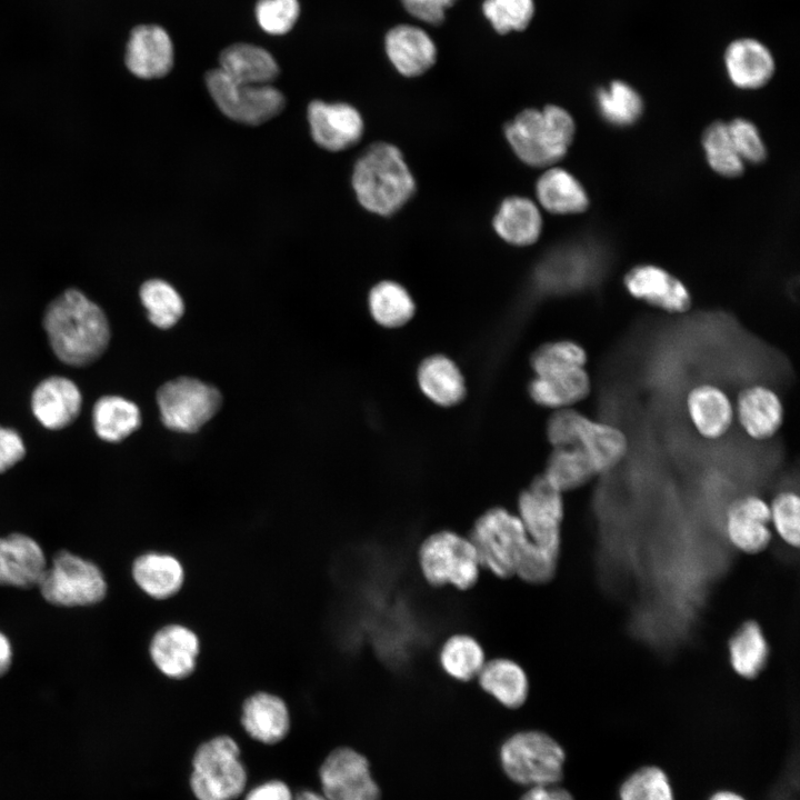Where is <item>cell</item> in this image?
I'll use <instances>...</instances> for the list:
<instances>
[{
    "mask_svg": "<svg viewBox=\"0 0 800 800\" xmlns=\"http://www.w3.org/2000/svg\"><path fill=\"white\" fill-rule=\"evenodd\" d=\"M404 10L416 19L440 26L446 20V11L458 0H400Z\"/></svg>",
    "mask_w": 800,
    "mask_h": 800,
    "instance_id": "47",
    "label": "cell"
},
{
    "mask_svg": "<svg viewBox=\"0 0 800 800\" xmlns=\"http://www.w3.org/2000/svg\"><path fill=\"white\" fill-rule=\"evenodd\" d=\"M574 446L587 456L594 472H608L626 457L629 442L626 433L616 426L592 420L577 411L574 417Z\"/></svg>",
    "mask_w": 800,
    "mask_h": 800,
    "instance_id": "22",
    "label": "cell"
},
{
    "mask_svg": "<svg viewBox=\"0 0 800 800\" xmlns=\"http://www.w3.org/2000/svg\"><path fill=\"white\" fill-rule=\"evenodd\" d=\"M520 800H574L564 788L554 786L531 787Z\"/></svg>",
    "mask_w": 800,
    "mask_h": 800,
    "instance_id": "50",
    "label": "cell"
},
{
    "mask_svg": "<svg viewBox=\"0 0 800 800\" xmlns=\"http://www.w3.org/2000/svg\"><path fill=\"white\" fill-rule=\"evenodd\" d=\"M26 454L24 443L20 434L0 426V473L19 462Z\"/></svg>",
    "mask_w": 800,
    "mask_h": 800,
    "instance_id": "48",
    "label": "cell"
},
{
    "mask_svg": "<svg viewBox=\"0 0 800 800\" xmlns=\"http://www.w3.org/2000/svg\"><path fill=\"white\" fill-rule=\"evenodd\" d=\"M733 146L743 160L758 163L766 158V147L753 123L746 119H734L728 123Z\"/></svg>",
    "mask_w": 800,
    "mask_h": 800,
    "instance_id": "46",
    "label": "cell"
},
{
    "mask_svg": "<svg viewBox=\"0 0 800 800\" xmlns=\"http://www.w3.org/2000/svg\"><path fill=\"white\" fill-rule=\"evenodd\" d=\"M733 404L741 429L756 441L773 438L783 424V402L773 389L763 383L742 388Z\"/></svg>",
    "mask_w": 800,
    "mask_h": 800,
    "instance_id": "17",
    "label": "cell"
},
{
    "mask_svg": "<svg viewBox=\"0 0 800 800\" xmlns=\"http://www.w3.org/2000/svg\"><path fill=\"white\" fill-rule=\"evenodd\" d=\"M207 89L219 110L233 121L259 126L284 108L283 93L272 84H249L232 80L219 68L206 74Z\"/></svg>",
    "mask_w": 800,
    "mask_h": 800,
    "instance_id": "9",
    "label": "cell"
},
{
    "mask_svg": "<svg viewBox=\"0 0 800 800\" xmlns=\"http://www.w3.org/2000/svg\"><path fill=\"white\" fill-rule=\"evenodd\" d=\"M124 61L128 70L140 79L164 77L174 62L170 34L158 24L136 27L127 42Z\"/></svg>",
    "mask_w": 800,
    "mask_h": 800,
    "instance_id": "18",
    "label": "cell"
},
{
    "mask_svg": "<svg viewBox=\"0 0 800 800\" xmlns=\"http://www.w3.org/2000/svg\"><path fill=\"white\" fill-rule=\"evenodd\" d=\"M439 661L444 672L458 681L478 677L486 660L481 644L469 634H453L442 644Z\"/></svg>",
    "mask_w": 800,
    "mask_h": 800,
    "instance_id": "37",
    "label": "cell"
},
{
    "mask_svg": "<svg viewBox=\"0 0 800 800\" xmlns=\"http://www.w3.org/2000/svg\"><path fill=\"white\" fill-rule=\"evenodd\" d=\"M769 644L757 621H746L729 641V660L734 672L744 678L758 677L767 666Z\"/></svg>",
    "mask_w": 800,
    "mask_h": 800,
    "instance_id": "33",
    "label": "cell"
},
{
    "mask_svg": "<svg viewBox=\"0 0 800 800\" xmlns=\"http://www.w3.org/2000/svg\"><path fill=\"white\" fill-rule=\"evenodd\" d=\"M770 507L756 494L736 499L726 513V530L731 543L742 552L759 553L771 541Z\"/></svg>",
    "mask_w": 800,
    "mask_h": 800,
    "instance_id": "20",
    "label": "cell"
},
{
    "mask_svg": "<svg viewBox=\"0 0 800 800\" xmlns=\"http://www.w3.org/2000/svg\"><path fill=\"white\" fill-rule=\"evenodd\" d=\"M618 800H676L667 772L656 764L633 770L620 783Z\"/></svg>",
    "mask_w": 800,
    "mask_h": 800,
    "instance_id": "40",
    "label": "cell"
},
{
    "mask_svg": "<svg viewBox=\"0 0 800 800\" xmlns=\"http://www.w3.org/2000/svg\"><path fill=\"white\" fill-rule=\"evenodd\" d=\"M322 794L328 800H380L368 760L351 748H338L320 767Z\"/></svg>",
    "mask_w": 800,
    "mask_h": 800,
    "instance_id": "13",
    "label": "cell"
},
{
    "mask_svg": "<svg viewBox=\"0 0 800 800\" xmlns=\"http://www.w3.org/2000/svg\"><path fill=\"white\" fill-rule=\"evenodd\" d=\"M293 800H328L322 793L312 790H303L293 797Z\"/></svg>",
    "mask_w": 800,
    "mask_h": 800,
    "instance_id": "53",
    "label": "cell"
},
{
    "mask_svg": "<svg viewBox=\"0 0 800 800\" xmlns=\"http://www.w3.org/2000/svg\"><path fill=\"white\" fill-rule=\"evenodd\" d=\"M244 800H293V794L286 782L270 780L252 788Z\"/></svg>",
    "mask_w": 800,
    "mask_h": 800,
    "instance_id": "49",
    "label": "cell"
},
{
    "mask_svg": "<svg viewBox=\"0 0 800 800\" xmlns=\"http://www.w3.org/2000/svg\"><path fill=\"white\" fill-rule=\"evenodd\" d=\"M500 759L511 780L531 787L554 786L563 777L566 752L549 734L522 731L502 744Z\"/></svg>",
    "mask_w": 800,
    "mask_h": 800,
    "instance_id": "6",
    "label": "cell"
},
{
    "mask_svg": "<svg viewBox=\"0 0 800 800\" xmlns=\"http://www.w3.org/2000/svg\"><path fill=\"white\" fill-rule=\"evenodd\" d=\"M497 234L516 247L531 246L542 231V217L536 203L526 197L506 198L492 219Z\"/></svg>",
    "mask_w": 800,
    "mask_h": 800,
    "instance_id": "29",
    "label": "cell"
},
{
    "mask_svg": "<svg viewBox=\"0 0 800 800\" xmlns=\"http://www.w3.org/2000/svg\"><path fill=\"white\" fill-rule=\"evenodd\" d=\"M237 741L219 734L201 743L192 758L190 788L197 800H234L246 789L247 770Z\"/></svg>",
    "mask_w": 800,
    "mask_h": 800,
    "instance_id": "4",
    "label": "cell"
},
{
    "mask_svg": "<svg viewBox=\"0 0 800 800\" xmlns=\"http://www.w3.org/2000/svg\"><path fill=\"white\" fill-rule=\"evenodd\" d=\"M468 538L481 567L499 578L516 576L518 564L531 543L519 517L501 507L482 513Z\"/></svg>",
    "mask_w": 800,
    "mask_h": 800,
    "instance_id": "5",
    "label": "cell"
},
{
    "mask_svg": "<svg viewBox=\"0 0 800 800\" xmlns=\"http://www.w3.org/2000/svg\"><path fill=\"white\" fill-rule=\"evenodd\" d=\"M139 294L150 322L158 328L172 327L183 313L184 306L180 294L163 280L146 281L141 286Z\"/></svg>",
    "mask_w": 800,
    "mask_h": 800,
    "instance_id": "39",
    "label": "cell"
},
{
    "mask_svg": "<svg viewBox=\"0 0 800 800\" xmlns=\"http://www.w3.org/2000/svg\"><path fill=\"white\" fill-rule=\"evenodd\" d=\"M352 187L359 203L382 217L397 213L417 190L401 151L388 142L372 143L358 158Z\"/></svg>",
    "mask_w": 800,
    "mask_h": 800,
    "instance_id": "2",
    "label": "cell"
},
{
    "mask_svg": "<svg viewBox=\"0 0 800 800\" xmlns=\"http://www.w3.org/2000/svg\"><path fill=\"white\" fill-rule=\"evenodd\" d=\"M633 298L670 313H684L692 303L686 284L664 269L651 264L632 268L623 278Z\"/></svg>",
    "mask_w": 800,
    "mask_h": 800,
    "instance_id": "15",
    "label": "cell"
},
{
    "mask_svg": "<svg viewBox=\"0 0 800 800\" xmlns=\"http://www.w3.org/2000/svg\"><path fill=\"white\" fill-rule=\"evenodd\" d=\"M707 800H747L742 794L729 789L717 790Z\"/></svg>",
    "mask_w": 800,
    "mask_h": 800,
    "instance_id": "52",
    "label": "cell"
},
{
    "mask_svg": "<svg viewBox=\"0 0 800 800\" xmlns=\"http://www.w3.org/2000/svg\"><path fill=\"white\" fill-rule=\"evenodd\" d=\"M418 562L429 584L452 586L460 590L477 583L481 568L470 539L449 530L434 532L421 542Z\"/></svg>",
    "mask_w": 800,
    "mask_h": 800,
    "instance_id": "7",
    "label": "cell"
},
{
    "mask_svg": "<svg viewBox=\"0 0 800 800\" xmlns=\"http://www.w3.org/2000/svg\"><path fill=\"white\" fill-rule=\"evenodd\" d=\"M702 146L710 167L719 174L733 178L743 172V161L733 146L728 123L710 124L703 133Z\"/></svg>",
    "mask_w": 800,
    "mask_h": 800,
    "instance_id": "41",
    "label": "cell"
},
{
    "mask_svg": "<svg viewBox=\"0 0 800 800\" xmlns=\"http://www.w3.org/2000/svg\"><path fill=\"white\" fill-rule=\"evenodd\" d=\"M201 648L197 630L180 621H168L152 633L148 654L161 677L184 681L197 671Z\"/></svg>",
    "mask_w": 800,
    "mask_h": 800,
    "instance_id": "12",
    "label": "cell"
},
{
    "mask_svg": "<svg viewBox=\"0 0 800 800\" xmlns=\"http://www.w3.org/2000/svg\"><path fill=\"white\" fill-rule=\"evenodd\" d=\"M576 133L571 114L548 104L543 110L528 108L504 126V136L516 156L533 168H547L561 160Z\"/></svg>",
    "mask_w": 800,
    "mask_h": 800,
    "instance_id": "3",
    "label": "cell"
},
{
    "mask_svg": "<svg viewBox=\"0 0 800 800\" xmlns=\"http://www.w3.org/2000/svg\"><path fill=\"white\" fill-rule=\"evenodd\" d=\"M46 569L43 550L36 540L22 533L0 538V584L38 586Z\"/></svg>",
    "mask_w": 800,
    "mask_h": 800,
    "instance_id": "25",
    "label": "cell"
},
{
    "mask_svg": "<svg viewBox=\"0 0 800 800\" xmlns=\"http://www.w3.org/2000/svg\"><path fill=\"white\" fill-rule=\"evenodd\" d=\"M38 587L48 602L60 607L94 604L107 593L100 568L66 550L54 556Z\"/></svg>",
    "mask_w": 800,
    "mask_h": 800,
    "instance_id": "8",
    "label": "cell"
},
{
    "mask_svg": "<svg viewBox=\"0 0 800 800\" xmlns=\"http://www.w3.org/2000/svg\"><path fill=\"white\" fill-rule=\"evenodd\" d=\"M596 103L604 120L618 127L634 123L643 109L639 92L621 80H613L600 88L596 93Z\"/></svg>",
    "mask_w": 800,
    "mask_h": 800,
    "instance_id": "38",
    "label": "cell"
},
{
    "mask_svg": "<svg viewBox=\"0 0 800 800\" xmlns=\"http://www.w3.org/2000/svg\"><path fill=\"white\" fill-rule=\"evenodd\" d=\"M136 586L154 601L178 597L187 580L182 560L169 551L149 550L137 556L131 566Z\"/></svg>",
    "mask_w": 800,
    "mask_h": 800,
    "instance_id": "19",
    "label": "cell"
},
{
    "mask_svg": "<svg viewBox=\"0 0 800 800\" xmlns=\"http://www.w3.org/2000/svg\"><path fill=\"white\" fill-rule=\"evenodd\" d=\"M542 474L560 492L578 489L597 476L578 446L553 448Z\"/></svg>",
    "mask_w": 800,
    "mask_h": 800,
    "instance_id": "36",
    "label": "cell"
},
{
    "mask_svg": "<svg viewBox=\"0 0 800 800\" xmlns=\"http://www.w3.org/2000/svg\"><path fill=\"white\" fill-rule=\"evenodd\" d=\"M384 50L394 69L407 78L420 77L430 70L438 56L436 42L422 28L400 23L384 36Z\"/></svg>",
    "mask_w": 800,
    "mask_h": 800,
    "instance_id": "21",
    "label": "cell"
},
{
    "mask_svg": "<svg viewBox=\"0 0 800 800\" xmlns=\"http://www.w3.org/2000/svg\"><path fill=\"white\" fill-rule=\"evenodd\" d=\"M529 540L538 548L560 554L562 492L541 474L518 498V514Z\"/></svg>",
    "mask_w": 800,
    "mask_h": 800,
    "instance_id": "11",
    "label": "cell"
},
{
    "mask_svg": "<svg viewBox=\"0 0 800 800\" xmlns=\"http://www.w3.org/2000/svg\"><path fill=\"white\" fill-rule=\"evenodd\" d=\"M723 63L730 81L740 89H759L774 74L771 50L760 40L741 37L728 43Z\"/></svg>",
    "mask_w": 800,
    "mask_h": 800,
    "instance_id": "24",
    "label": "cell"
},
{
    "mask_svg": "<svg viewBox=\"0 0 800 800\" xmlns=\"http://www.w3.org/2000/svg\"><path fill=\"white\" fill-rule=\"evenodd\" d=\"M299 0H257L254 18L259 28L270 36H284L300 17Z\"/></svg>",
    "mask_w": 800,
    "mask_h": 800,
    "instance_id": "44",
    "label": "cell"
},
{
    "mask_svg": "<svg viewBox=\"0 0 800 800\" xmlns=\"http://www.w3.org/2000/svg\"><path fill=\"white\" fill-rule=\"evenodd\" d=\"M531 399L550 409L570 408L586 399L591 391V379L586 367L536 376L528 386Z\"/></svg>",
    "mask_w": 800,
    "mask_h": 800,
    "instance_id": "27",
    "label": "cell"
},
{
    "mask_svg": "<svg viewBox=\"0 0 800 800\" xmlns=\"http://www.w3.org/2000/svg\"><path fill=\"white\" fill-rule=\"evenodd\" d=\"M12 649L9 639L0 631V676L4 674L11 666Z\"/></svg>",
    "mask_w": 800,
    "mask_h": 800,
    "instance_id": "51",
    "label": "cell"
},
{
    "mask_svg": "<svg viewBox=\"0 0 800 800\" xmlns=\"http://www.w3.org/2000/svg\"><path fill=\"white\" fill-rule=\"evenodd\" d=\"M536 12L534 0H484L482 13L499 34L524 31Z\"/></svg>",
    "mask_w": 800,
    "mask_h": 800,
    "instance_id": "43",
    "label": "cell"
},
{
    "mask_svg": "<svg viewBox=\"0 0 800 800\" xmlns=\"http://www.w3.org/2000/svg\"><path fill=\"white\" fill-rule=\"evenodd\" d=\"M240 723L251 739L263 744H276L288 736L291 713L280 694L259 689L243 698Z\"/></svg>",
    "mask_w": 800,
    "mask_h": 800,
    "instance_id": "16",
    "label": "cell"
},
{
    "mask_svg": "<svg viewBox=\"0 0 800 800\" xmlns=\"http://www.w3.org/2000/svg\"><path fill=\"white\" fill-rule=\"evenodd\" d=\"M218 68L232 80L249 84H271L280 72L276 58L267 49L248 42L224 48Z\"/></svg>",
    "mask_w": 800,
    "mask_h": 800,
    "instance_id": "28",
    "label": "cell"
},
{
    "mask_svg": "<svg viewBox=\"0 0 800 800\" xmlns=\"http://www.w3.org/2000/svg\"><path fill=\"white\" fill-rule=\"evenodd\" d=\"M157 401L162 422L171 430L196 432L221 406L219 391L193 378H178L164 383Z\"/></svg>",
    "mask_w": 800,
    "mask_h": 800,
    "instance_id": "10",
    "label": "cell"
},
{
    "mask_svg": "<svg viewBox=\"0 0 800 800\" xmlns=\"http://www.w3.org/2000/svg\"><path fill=\"white\" fill-rule=\"evenodd\" d=\"M540 204L556 214L583 212L589 206L588 194L582 184L562 168H549L536 183Z\"/></svg>",
    "mask_w": 800,
    "mask_h": 800,
    "instance_id": "32",
    "label": "cell"
},
{
    "mask_svg": "<svg viewBox=\"0 0 800 800\" xmlns=\"http://www.w3.org/2000/svg\"><path fill=\"white\" fill-rule=\"evenodd\" d=\"M770 507L771 522L780 538L792 547L799 546L800 536V499L797 492L783 490L772 499Z\"/></svg>",
    "mask_w": 800,
    "mask_h": 800,
    "instance_id": "45",
    "label": "cell"
},
{
    "mask_svg": "<svg viewBox=\"0 0 800 800\" xmlns=\"http://www.w3.org/2000/svg\"><path fill=\"white\" fill-rule=\"evenodd\" d=\"M81 401L80 390L73 381L54 376L36 387L31 396V409L43 427L58 430L78 417Z\"/></svg>",
    "mask_w": 800,
    "mask_h": 800,
    "instance_id": "26",
    "label": "cell"
},
{
    "mask_svg": "<svg viewBox=\"0 0 800 800\" xmlns=\"http://www.w3.org/2000/svg\"><path fill=\"white\" fill-rule=\"evenodd\" d=\"M92 423L99 438L118 442L139 428L141 414L133 402L118 396H104L93 406Z\"/></svg>",
    "mask_w": 800,
    "mask_h": 800,
    "instance_id": "34",
    "label": "cell"
},
{
    "mask_svg": "<svg viewBox=\"0 0 800 800\" xmlns=\"http://www.w3.org/2000/svg\"><path fill=\"white\" fill-rule=\"evenodd\" d=\"M307 117L314 142L329 151L346 150L358 143L364 123L359 111L344 102L312 101Z\"/></svg>",
    "mask_w": 800,
    "mask_h": 800,
    "instance_id": "14",
    "label": "cell"
},
{
    "mask_svg": "<svg viewBox=\"0 0 800 800\" xmlns=\"http://www.w3.org/2000/svg\"><path fill=\"white\" fill-rule=\"evenodd\" d=\"M368 306L373 320L388 329L404 326L416 312L414 301L408 290L391 280L381 281L372 287Z\"/></svg>",
    "mask_w": 800,
    "mask_h": 800,
    "instance_id": "35",
    "label": "cell"
},
{
    "mask_svg": "<svg viewBox=\"0 0 800 800\" xmlns=\"http://www.w3.org/2000/svg\"><path fill=\"white\" fill-rule=\"evenodd\" d=\"M417 378L422 393L438 406H456L466 396L464 378L458 366L446 356L426 358L418 368Z\"/></svg>",
    "mask_w": 800,
    "mask_h": 800,
    "instance_id": "30",
    "label": "cell"
},
{
    "mask_svg": "<svg viewBox=\"0 0 800 800\" xmlns=\"http://www.w3.org/2000/svg\"><path fill=\"white\" fill-rule=\"evenodd\" d=\"M43 328L56 356L73 367L94 362L110 340L103 310L77 289L63 291L48 304Z\"/></svg>",
    "mask_w": 800,
    "mask_h": 800,
    "instance_id": "1",
    "label": "cell"
},
{
    "mask_svg": "<svg viewBox=\"0 0 800 800\" xmlns=\"http://www.w3.org/2000/svg\"><path fill=\"white\" fill-rule=\"evenodd\" d=\"M588 353L578 342L557 340L540 346L531 356V368L536 376L586 367Z\"/></svg>",
    "mask_w": 800,
    "mask_h": 800,
    "instance_id": "42",
    "label": "cell"
},
{
    "mask_svg": "<svg viewBox=\"0 0 800 800\" xmlns=\"http://www.w3.org/2000/svg\"><path fill=\"white\" fill-rule=\"evenodd\" d=\"M477 678L483 691L507 708H519L527 700L528 677L522 667L511 659L486 661Z\"/></svg>",
    "mask_w": 800,
    "mask_h": 800,
    "instance_id": "31",
    "label": "cell"
},
{
    "mask_svg": "<svg viewBox=\"0 0 800 800\" xmlns=\"http://www.w3.org/2000/svg\"><path fill=\"white\" fill-rule=\"evenodd\" d=\"M686 409L696 431L704 439L723 437L734 421V404L719 386L702 382L692 387L686 396Z\"/></svg>",
    "mask_w": 800,
    "mask_h": 800,
    "instance_id": "23",
    "label": "cell"
}]
</instances>
